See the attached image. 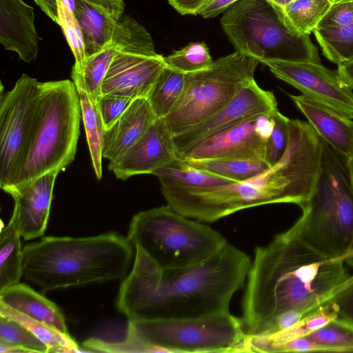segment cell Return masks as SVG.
Segmentation results:
<instances>
[{
    "instance_id": "6da1fadb",
    "label": "cell",
    "mask_w": 353,
    "mask_h": 353,
    "mask_svg": "<svg viewBox=\"0 0 353 353\" xmlns=\"http://www.w3.org/2000/svg\"><path fill=\"white\" fill-rule=\"evenodd\" d=\"M348 258L325 256L288 230L257 246L242 300L246 335H263L273 320L287 311L311 314L333 303L353 283L346 267Z\"/></svg>"
},
{
    "instance_id": "7a4b0ae2",
    "label": "cell",
    "mask_w": 353,
    "mask_h": 353,
    "mask_svg": "<svg viewBox=\"0 0 353 353\" xmlns=\"http://www.w3.org/2000/svg\"><path fill=\"white\" fill-rule=\"evenodd\" d=\"M123 280L118 310L128 320L194 319L230 312L233 295L243 287L252 260L228 242L206 259L163 270L139 247Z\"/></svg>"
},
{
    "instance_id": "3957f363",
    "label": "cell",
    "mask_w": 353,
    "mask_h": 353,
    "mask_svg": "<svg viewBox=\"0 0 353 353\" xmlns=\"http://www.w3.org/2000/svg\"><path fill=\"white\" fill-rule=\"evenodd\" d=\"M323 154V139L305 121L290 119L287 149L274 165L239 182L209 188L162 185L168 205L201 222L211 223L250 208L274 203L299 207L312 194Z\"/></svg>"
},
{
    "instance_id": "277c9868",
    "label": "cell",
    "mask_w": 353,
    "mask_h": 353,
    "mask_svg": "<svg viewBox=\"0 0 353 353\" xmlns=\"http://www.w3.org/2000/svg\"><path fill=\"white\" fill-rule=\"evenodd\" d=\"M132 244L118 233L46 236L23 248V276L43 292L117 280L126 276Z\"/></svg>"
},
{
    "instance_id": "5b68a950",
    "label": "cell",
    "mask_w": 353,
    "mask_h": 353,
    "mask_svg": "<svg viewBox=\"0 0 353 353\" xmlns=\"http://www.w3.org/2000/svg\"><path fill=\"white\" fill-rule=\"evenodd\" d=\"M302 213L288 231L330 257L353 255V186L348 159L323 140L319 175Z\"/></svg>"
},
{
    "instance_id": "8992f818",
    "label": "cell",
    "mask_w": 353,
    "mask_h": 353,
    "mask_svg": "<svg viewBox=\"0 0 353 353\" xmlns=\"http://www.w3.org/2000/svg\"><path fill=\"white\" fill-rule=\"evenodd\" d=\"M81 111L73 81L41 82L26 154L12 183L3 190L22 185L52 170H61L74 160Z\"/></svg>"
},
{
    "instance_id": "52a82bcc",
    "label": "cell",
    "mask_w": 353,
    "mask_h": 353,
    "mask_svg": "<svg viewBox=\"0 0 353 353\" xmlns=\"http://www.w3.org/2000/svg\"><path fill=\"white\" fill-rule=\"evenodd\" d=\"M128 239L163 270L194 265L228 243L217 230L168 205L136 214L130 223Z\"/></svg>"
},
{
    "instance_id": "ba28073f",
    "label": "cell",
    "mask_w": 353,
    "mask_h": 353,
    "mask_svg": "<svg viewBox=\"0 0 353 353\" xmlns=\"http://www.w3.org/2000/svg\"><path fill=\"white\" fill-rule=\"evenodd\" d=\"M221 23L236 51L263 63L268 61L321 63L310 35L294 33L281 10L268 0H239Z\"/></svg>"
},
{
    "instance_id": "9c48e42d",
    "label": "cell",
    "mask_w": 353,
    "mask_h": 353,
    "mask_svg": "<svg viewBox=\"0 0 353 353\" xmlns=\"http://www.w3.org/2000/svg\"><path fill=\"white\" fill-rule=\"evenodd\" d=\"M126 338L142 352H245L241 319L230 312L182 319L128 320Z\"/></svg>"
},
{
    "instance_id": "30bf717a",
    "label": "cell",
    "mask_w": 353,
    "mask_h": 353,
    "mask_svg": "<svg viewBox=\"0 0 353 353\" xmlns=\"http://www.w3.org/2000/svg\"><path fill=\"white\" fill-rule=\"evenodd\" d=\"M259 62L239 51L221 57L208 68L185 74L179 100L163 118L173 136L215 114L254 80Z\"/></svg>"
},
{
    "instance_id": "8fae6325",
    "label": "cell",
    "mask_w": 353,
    "mask_h": 353,
    "mask_svg": "<svg viewBox=\"0 0 353 353\" xmlns=\"http://www.w3.org/2000/svg\"><path fill=\"white\" fill-rule=\"evenodd\" d=\"M40 83L23 74L9 91L0 97V185L9 186L23 162L39 100Z\"/></svg>"
},
{
    "instance_id": "7c38bea8",
    "label": "cell",
    "mask_w": 353,
    "mask_h": 353,
    "mask_svg": "<svg viewBox=\"0 0 353 353\" xmlns=\"http://www.w3.org/2000/svg\"><path fill=\"white\" fill-rule=\"evenodd\" d=\"M263 64L302 94L353 119V90L341 79L337 70L312 61H268Z\"/></svg>"
},
{
    "instance_id": "4fadbf2b",
    "label": "cell",
    "mask_w": 353,
    "mask_h": 353,
    "mask_svg": "<svg viewBox=\"0 0 353 353\" xmlns=\"http://www.w3.org/2000/svg\"><path fill=\"white\" fill-rule=\"evenodd\" d=\"M278 110L272 92L255 80L243 88L221 110L190 129L173 136L176 157L203 140L259 114Z\"/></svg>"
},
{
    "instance_id": "5bb4252c",
    "label": "cell",
    "mask_w": 353,
    "mask_h": 353,
    "mask_svg": "<svg viewBox=\"0 0 353 353\" xmlns=\"http://www.w3.org/2000/svg\"><path fill=\"white\" fill-rule=\"evenodd\" d=\"M121 51H131L155 56L153 39L141 24L123 14L117 20L110 42L101 51L88 57L81 72L72 70L71 77L79 80L97 102L101 96V86L111 63Z\"/></svg>"
},
{
    "instance_id": "9a60e30c",
    "label": "cell",
    "mask_w": 353,
    "mask_h": 353,
    "mask_svg": "<svg viewBox=\"0 0 353 353\" xmlns=\"http://www.w3.org/2000/svg\"><path fill=\"white\" fill-rule=\"evenodd\" d=\"M165 67L163 57L131 51L119 52L108 69L101 86V96L114 95L148 99Z\"/></svg>"
},
{
    "instance_id": "2e32d148",
    "label": "cell",
    "mask_w": 353,
    "mask_h": 353,
    "mask_svg": "<svg viewBox=\"0 0 353 353\" xmlns=\"http://www.w3.org/2000/svg\"><path fill=\"white\" fill-rule=\"evenodd\" d=\"M176 158L173 135L163 119H157L148 131L118 159L110 161L108 169L116 177L152 174Z\"/></svg>"
},
{
    "instance_id": "e0dca14e",
    "label": "cell",
    "mask_w": 353,
    "mask_h": 353,
    "mask_svg": "<svg viewBox=\"0 0 353 353\" xmlns=\"http://www.w3.org/2000/svg\"><path fill=\"white\" fill-rule=\"evenodd\" d=\"M256 117L203 140L176 158L182 160L230 158L265 161L268 140L258 132Z\"/></svg>"
},
{
    "instance_id": "ac0fdd59",
    "label": "cell",
    "mask_w": 353,
    "mask_h": 353,
    "mask_svg": "<svg viewBox=\"0 0 353 353\" xmlns=\"http://www.w3.org/2000/svg\"><path fill=\"white\" fill-rule=\"evenodd\" d=\"M60 171L52 170L22 185L3 190L14 199L12 216L24 240L43 235L49 218L55 180Z\"/></svg>"
},
{
    "instance_id": "d6986e66",
    "label": "cell",
    "mask_w": 353,
    "mask_h": 353,
    "mask_svg": "<svg viewBox=\"0 0 353 353\" xmlns=\"http://www.w3.org/2000/svg\"><path fill=\"white\" fill-rule=\"evenodd\" d=\"M39 40L34 8L23 0H0V42L3 48L30 63L37 57Z\"/></svg>"
},
{
    "instance_id": "ffe728a7",
    "label": "cell",
    "mask_w": 353,
    "mask_h": 353,
    "mask_svg": "<svg viewBox=\"0 0 353 353\" xmlns=\"http://www.w3.org/2000/svg\"><path fill=\"white\" fill-rule=\"evenodd\" d=\"M289 96L321 139L350 159L353 154V120L305 95Z\"/></svg>"
},
{
    "instance_id": "44dd1931",
    "label": "cell",
    "mask_w": 353,
    "mask_h": 353,
    "mask_svg": "<svg viewBox=\"0 0 353 353\" xmlns=\"http://www.w3.org/2000/svg\"><path fill=\"white\" fill-rule=\"evenodd\" d=\"M157 119L147 99H136L105 130L103 157L109 161L118 159L141 138Z\"/></svg>"
},
{
    "instance_id": "7402d4cb",
    "label": "cell",
    "mask_w": 353,
    "mask_h": 353,
    "mask_svg": "<svg viewBox=\"0 0 353 353\" xmlns=\"http://www.w3.org/2000/svg\"><path fill=\"white\" fill-rule=\"evenodd\" d=\"M0 302L69 334L65 317L57 305L24 283H18L0 292Z\"/></svg>"
},
{
    "instance_id": "603a6c76",
    "label": "cell",
    "mask_w": 353,
    "mask_h": 353,
    "mask_svg": "<svg viewBox=\"0 0 353 353\" xmlns=\"http://www.w3.org/2000/svg\"><path fill=\"white\" fill-rule=\"evenodd\" d=\"M75 14L82 32L87 58L110 42L117 19L103 14L84 0H76Z\"/></svg>"
},
{
    "instance_id": "cb8c5ba5",
    "label": "cell",
    "mask_w": 353,
    "mask_h": 353,
    "mask_svg": "<svg viewBox=\"0 0 353 353\" xmlns=\"http://www.w3.org/2000/svg\"><path fill=\"white\" fill-rule=\"evenodd\" d=\"M34 1L48 17L61 28L75 63H83L86 54L82 32L75 14L76 0Z\"/></svg>"
},
{
    "instance_id": "d4e9b609",
    "label": "cell",
    "mask_w": 353,
    "mask_h": 353,
    "mask_svg": "<svg viewBox=\"0 0 353 353\" xmlns=\"http://www.w3.org/2000/svg\"><path fill=\"white\" fill-rule=\"evenodd\" d=\"M15 218L12 215L8 223L0 232V292L19 283L23 276V248Z\"/></svg>"
},
{
    "instance_id": "484cf974",
    "label": "cell",
    "mask_w": 353,
    "mask_h": 353,
    "mask_svg": "<svg viewBox=\"0 0 353 353\" xmlns=\"http://www.w3.org/2000/svg\"><path fill=\"white\" fill-rule=\"evenodd\" d=\"M76 85L80 101L83 122L90 153L92 167L98 179L102 176L101 160L103 142L105 132L98 108L97 102L85 91L77 79L72 80Z\"/></svg>"
},
{
    "instance_id": "4316f807",
    "label": "cell",
    "mask_w": 353,
    "mask_h": 353,
    "mask_svg": "<svg viewBox=\"0 0 353 353\" xmlns=\"http://www.w3.org/2000/svg\"><path fill=\"white\" fill-rule=\"evenodd\" d=\"M152 174L159 179L161 185L181 188H209L234 182L226 178L190 167L178 158L159 168Z\"/></svg>"
},
{
    "instance_id": "83f0119b",
    "label": "cell",
    "mask_w": 353,
    "mask_h": 353,
    "mask_svg": "<svg viewBox=\"0 0 353 353\" xmlns=\"http://www.w3.org/2000/svg\"><path fill=\"white\" fill-rule=\"evenodd\" d=\"M182 161L190 167L234 182L246 180L270 167L265 161L252 159L214 158Z\"/></svg>"
},
{
    "instance_id": "f1b7e54d",
    "label": "cell",
    "mask_w": 353,
    "mask_h": 353,
    "mask_svg": "<svg viewBox=\"0 0 353 353\" xmlns=\"http://www.w3.org/2000/svg\"><path fill=\"white\" fill-rule=\"evenodd\" d=\"M0 315L12 319L28 328L47 347L48 352H77L79 347L70 336L57 328L33 319L0 302Z\"/></svg>"
},
{
    "instance_id": "f546056e",
    "label": "cell",
    "mask_w": 353,
    "mask_h": 353,
    "mask_svg": "<svg viewBox=\"0 0 353 353\" xmlns=\"http://www.w3.org/2000/svg\"><path fill=\"white\" fill-rule=\"evenodd\" d=\"M332 3L328 0H293L281 12L285 23L294 33L310 35Z\"/></svg>"
},
{
    "instance_id": "4dcf8cb0",
    "label": "cell",
    "mask_w": 353,
    "mask_h": 353,
    "mask_svg": "<svg viewBox=\"0 0 353 353\" xmlns=\"http://www.w3.org/2000/svg\"><path fill=\"white\" fill-rule=\"evenodd\" d=\"M185 74L165 67L157 79L148 100L158 119L165 118L181 97Z\"/></svg>"
},
{
    "instance_id": "1f68e13d",
    "label": "cell",
    "mask_w": 353,
    "mask_h": 353,
    "mask_svg": "<svg viewBox=\"0 0 353 353\" xmlns=\"http://www.w3.org/2000/svg\"><path fill=\"white\" fill-rule=\"evenodd\" d=\"M312 33L330 61L339 65L353 57V21L338 28H316Z\"/></svg>"
},
{
    "instance_id": "d6a6232c",
    "label": "cell",
    "mask_w": 353,
    "mask_h": 353,
    "mask_svg": "<svg viewBox=\"0 0 353 353\" xmlns=\"http://www.w3.org/2000/svg\"><path fill=\"white\" fill-rule=\"evenodd\" d=\"M305 337L330 347L333 352H353V321L339 315Z\"/></svg>"
},
{
    "instance_id": "836d02e7",
    "label": "cell",
    "mask_w": 353,
    "mask_h": 353,
    "mask_svg": "<svg viewBox=\"0 0 353 353\" xmlns=\"http://www.w3.org/2000/svg\"><path fill=\"white\" fill-rule=\"evenodd\" d=\"M166 67L183 74L209 68L214 62L204 42L190 43L172 54L163 57Z\"/></svg>"
},
{
    "instance_id": "e575fe53",
    "label": "cell",
    "mask_w": 353,
    "mask_h": 353,
    "mask_svg": "<svg viewBox=\"0 0 353 353\" xmlns=\"http://www.w3.org/2000/svg\"><path fill=\"white\" fill-rule=\"evenodd\" d=\"M0 342L20 348L23 352L47 353L46 345L19 322L0 315Z\"/></svg>"
},
{
    "instance_id": "d590c367",
    "label": "cell",
    "mask_w": 353,
    "mask_h": 353,
    "mask_svg": "<svg viewBox=\"0 0 353 353\" xmlns=\"http://www.w3.org/2000/svg\"><path fill=\"white\" fill-rule=\"evenodd\" d=\"M289 118L279 110L274 113V126L266 144L265 161L274 165L284 154L289 141Z\"/></svg>"
},
{
    "instance_id": "8d00e7d4",
    "label": "cell",
    "mask_w": 353,
    "mask_h": 353,
    "mask_svg": "<svg viewBox=\"0 0 353 353\" xmlns=\"http://www.w3.org/2000/svg\"><path fill=\"white\" fill-rule=\"evenodd\" d=\"M135 99L121 96H101L97 101L105 130L109 129Z\"/></svg>"
},
{
    "instance_id": "74e56055",
    "label": "cell",
    "mask_w": 353,
    "mask_h": 353,
    "mask_svg": "<svg viewBox=\"0 0 353 353\" xmlns=\"http://www.w3.org/2000/svg\"><path fill=\"white\" fill-rule=\"evenodd\" d=\"M353 21V0H336L321 19L316 28L332 29Z\"/></svg>"
},
{
    "instance_id": "f35d334b",
    "label": "cell",
    "mask_w": 353,
    "mask_h": 353,
    "mask_svg": "<svg viewBox=\"0 0 353 353\" xmlns=\"http://www.w3.org/2000/svg\"><path fill=\"white\" fill-rule=\"evenodd\" d=\"M333 352L325 345L318 343L305 336L296 338L273 345L268 352Z\"/></svg>"
},
{
    "instance_id": "ab89813d",
    "label": "cell",
    "mask_w": 353,
    "mask_h": 353,
    "mask_svg": "<svg viewBox=\"0 0 353 353\" xmlns=\"http://www.w3.org/2000/svg\"><path fill=\"white\" fill-rule=\"evenodd\" d=\"M334 304L339 316L353 321V283L337 295Z\"/></svg>"
},
{
    "instance_id": "60d3db41",
    "label": "cell",
    "mask_w": 353,
    "mask_h": 353,
    "mask_svg": "<svg viewBox=\"0 0 353 353\" xmlns=\"http://www.w3.org/2000/svg\"><path fill=\"white\" fill-rule=\"evenodd\" d=\"M105 15L118 19L125 9L124 0H84Z\"/></svg>"
},
{
    "instance_id": "b9f144b4",
    "label": "cell",
    "mask_w": 353,
    "mask_h": 353,
    "mask_svg": "<svg viewBox=\"0 0 353 353\" xmlns=\"http://www.w3.org/2000/svg\"><path fill=\"white\" fill-rule=\"evenodd\" d=\"M179 13L199 14L212 0H168Z\"/></svg>"
},
{
    "instance_id": "7bdbcfd3",
    "label": "cell",
    "mask_w": 353,
    "mask_h": 353,
    "mask_svg": "<svg viewBox=\"0 0 353 353\" xmlns=\"http://www.w3.org/2000/svg\"><path fill=\"white\" fill-rule=\"evenodd\" d=\"M238 1L239 0H212L199 14L205 19L214 17Z\"/></svg>"
},
{
    "instance_id": "ee69618b",
    "label": "cell",
    "mask_w": 353,
    "mask_h": 353,
    "mask_svg": "<svg viewBox=\"0 0 353 353\" xmlns=\"http://www.w3.org/2000/svg\"><path fill=\"white\" fill-rule=\"evenodd\" d=\"M337 72L341 79L353 90V57L339 63Z\"/></svg>"
},
{
    "instance_id": "f6af8a7d",
    "label": "cell",
    "mask_w": 353,
    "mask_h": 353,
    "mask_svg": "<svg viewBox=\"0 0 353 353\" xmlns=\"http://www.w3.org/2000/svg\"><path fill=\"white\" fill-rule=\"evenodd\" d=\"M275 6L283 10L286 6L291 3L293 0H268Z\"/></svg>"
},
{
    "instance_id": "bcb514c9",
    "label": "cell",
    "mask_w": 353,
    "mask_h": 353,
    "mask_svg": "<svg viewBox=\"0 0 353 353\" xmlns=\"http://www.w3.org/2000/svg\"><path fill=\"white\" fill-rule=\"evenodd\" d=\"M348 165H349V170L351 177V181L353 186V154L352 157L348 159Z\"/></svg>"
},
{
    "instance_id": "7dc6e473",
    "label": "cell",
    "mask_w": 353,
    "mask_h": 353,
    "mask_svg": "<svg viewBox=\"0 0 353 353\" xmlns=\"http://www.w3.org/2000/svg\"><path fill=\"white\" fill-rule=\"evenodd\" d=\"M346 265L353 268V255L346 260Z\"/></svg>"
},
{
    "instance_id": "c3c4849f",
    "label": "cell",
    "mask_w": 353,
    "mask_h": 353,
    "mask_svg": "<svg viewBox=\"0 0 353 353\" xmlns=\"http://www.w3.org/2000/svg\"><path fill=\"white\" fill-rule=\"evenodd\" d=\"M330 1H331L332 3H334V1H336V0H328Z\"/></svg>"
}]
</instances>
